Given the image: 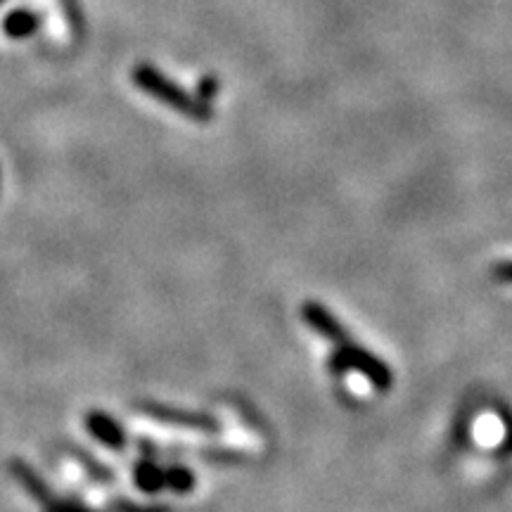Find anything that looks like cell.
<instances>
[{
    "label": "cell",
    "mask_w": 512,
    "mask_h": 512,
    "mask_svg": "<svg viewBox=\"0 0 512 512\" xmlns=\"http://www.w3.org/2000/svg\"><path fill=\"white\" fill-rule=\"evenodd\" d=\"M131 79L140 91L162 102V105L171 107V110L185 119L197 121V124H209L214 119V110H211L209 102H202L195 93H188L183 86H178L176 81H171L169 76L159 72L157 67H152V64H138L131 72Z\"/></svg>",
    "instance_id": "obj_1"
},
{
    "label": "cell",
    "mask_w": 512,
    "mask_h": 512,
    "mask_svg": "<svg viewBox=\"0 0 512 512\" xmlns=\"http://www.w3.org/2000/svg\"><path fill=\"white\" fill-rule=\"evenodd\" d=\"M330 370L335 375L347 373V370H356V373H361L375 389H380V392H387L394 384L392 368H389L380 356H375L373 351L356 344L354 339L335 347V354L330 356Z\"/></svg>",
    "instance_id": "obj_2"
},
{
    "label": "cell",
    "mask_w": 512,
    "mask_h": 512,
    "mask_svg": "<svg viewBox=\"0 0 512 512\" xmlns=\"http://www.w3.org/2000/svg\"><path fill=\"white\" fill-rule=\"evenodd\" d=\"M140 411L150 415L152 420L164 422L171 427H183V430H197V432H219L221 425L214 415L185 411V408L164 406V403H140Z\"/></svg>",
    "instance_id": "obj_3"
},
{
    "label": "cell",
    "mask_w": 512,
    "mask_h": 512,
    "mask_svg": "<svg viewBox=\"0 0 512 512\" xmlns=\"http://www.w3.org/2000/svg\"><path fill=\"white\" fill-rule=\"evenodd\" d=\"M302 318L304 323L316 332V335L328 339V342L335 344V347H339V344H347L351 339L349 330L344 328L342 320H339L328 306H323L320 302H306L302 306Z\"/></svg>",
    "instance_id": "obj_4"
},
{
    "label": "cell",
    "mask_w": 512,
    "mask_h": 512,
    "mask_svg": "<svg viewBox=\"0 0 512 512\" xmlns=\"http://www.w3.org/2000/svg\"><path fill=\"white\" fill-rule=\"evenodd\" d=\"M86 430L91 432L93 439H98L102 446L112 448V451H121V448H126V432L124 427L119 425L117 420L110 418L107 413L102 411H91L86 415Z\"/></svg>",
    "instance_id": "obj_5"
},
{
    "label": "cell",
    "mask_w": 512,
    "mask_h": 512,
    "mask_svg": "<svg viewBox=\"0 0 512 512\" xmlns=\"http://www.w3.org/2000/svg\"><path fill=\"white\" fill-rule=\"evenodd\" d=\"M10 472H12V477L17 479V484L22 486V489L27 491V494L34 498L36 503L46 505L50 498H53V491H50V486L43 482V479L38 477V472L34 470V467L24 463V460H12Z\"/></svg>",
    "instance_id": "obj_6"
},
{
    "label": "cell",
    "mask_w": 512,
    "mask_h": 512,
    "mask_svg": "<svg viewBox=\"0 0 512 512\" xmlns=\"http://www.w3.org/2000/svg\"><path fill=\"white\" fill-rule=\"evenodd\" d=\"M133 477H136L138 489L145 491V494H157V491L166 489V472L152 460H140Z\"/></svg>",
    "instance_id": "obj_7"
},
{
    "label": "cell",
    "mask_w": 512,
    "mask_h": 512,
    "mask_svg": "<svg viewBox=\"0 0 512 512\" xmlns=\"http://www.w3.org/2000/svg\"><path fill=\"white\" fill-rule=\"evenodd\" d=\"M41 27V17L31 10H15L5 17L3 31L10 38H27L34 34V31Z\"/></svg>",
    "instance_id": "obj_8"
},
{
    "label": "cell",
    "mask_w": 512,
    "mask_h": 512,
    "mask_svg": "<svg viewBox=\"0 0 512 512\" xmlns=\"http://www.w3.org/2000/svg\"><path fill=\"white\" fill-rule=\"evenodd\" d=\"M166 472V489L176 491V494H188V491L195 489V475L188 470V467L174 465Z\"/></svg>",
    "instance_id": "obj_9"
},
{
    "label": "cell",
    "mask_w": 512,
    "mask_h": 512,
    "mask_svg": "<svg viewBox=\"0 0 512 512\" xmlns=\"http://www.w3.org/2000/svg\"><path fill=\"white\" fill-rule=\"evenodd\" d=\"M43 508H46V512H95L93 508H88V505L72 501V498H57V496L50 498Z\"/></svg>",
    "instance_id": "obj_10"
},
{
    "label": "cell",
    "mask_w": 512,
    "mask_h": 512,
    "mask_svg": "<svg viewBox=\"0 0 512 512\" xmlns=\"http://www.w3.org/2000/svg\"><path fill=\"white\" fill-rule=\"evenodd\" d=\"M219 79H216L214 74H207V76H202L200 79V83H197V98H200L202 102H209L211 105V100L216 98V95H219Z\"/></svg>",
    "instance_id": "obj_11"
},
{
    "label": "cell",
    "mask_w": 512,
    "mask_h": 512,
    "mask_svg": "<svg viewBox=\"0 0 512 512\" xmlns=\"http://www.w3.org/2000/svg\"><path fill=\"white\" fill-rule=\"evenodd\" d=\"M114 512H171L166 505H143V503H133L126 501V498H119V501L112 503Z\"/></svg>",
    "instance_id": "obj_12"
},
{
    "label": "cell",
    "mask_w": 512,
    "mask_h": 512,
    "mask_svg": "<svg viewBox=\"0 0 512 512\" xmlns=\"http://www.w3.org/2000/svg\"><path fill=\"white\" fill-rule=\"evenodd\" d=\"M491 275L498 280V283H512V261H501L491 268Z\"/></svg>",
    "instance_id": "obj_13"
},
{
    "label": "cell",
    "mask_w": 512,
    "mask_h": 512,
    "mask_svg": "<svg viewBox=\"0 0 512 512\" xmlns=\"http://www.w3.org/2000/svg\"><path fill=\"white\" fill-rule=\"evenodd\" d=\"M505 451H512V427H508V437H505Z\"/></svg>",
    "instance_id": "obj_14"
},
{
    "label": "cell",
    "mask_w": 512,
    "mask_h": 512,
    "mask_svg": "<svg viewBox=\"0 0 512 512\" xmlns=\"http://www.w3.org/2000/svg\"><path fill=\"white\" fill-rule=\"evenodd\" d=\"M0 3H3V0H0Z\"/></svg>",
    "instance_id": "obj_15"
}]
</instances>
